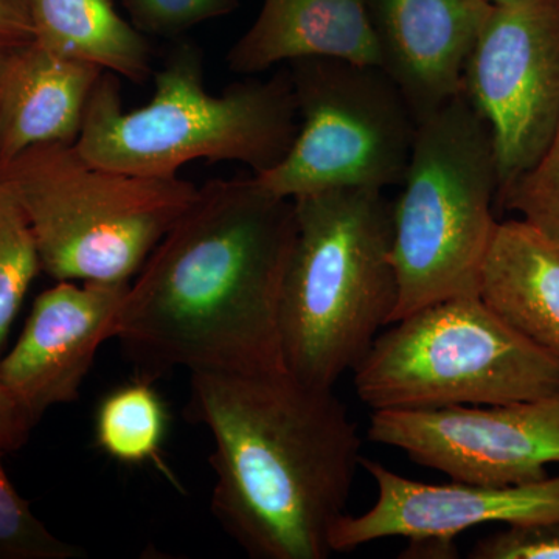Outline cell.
I'll return each instance as SVG.
<instances>
[{
  "label": "cell",
  "mask_w": 559,
  "mask_h": 559,
  "mask_svg": "<svg viewBox=\"0 0 559 559\" xmlns=\"http://www.w3.org/2000/svg\"><path fill=\"white\" fill-rule=\"evenodd\" d=\"M296 205L252 178L213 179L130 286L117 340L153 382L170 370H286L280 297Z\"/></svg>",
  "instance_id": "obj_1"
},
{
  "label": "cell",
  "mask_w": 559,
  "mask_h": 559,
  "mask_svg": "<svg viewBox=\"0 0 559 559\" xmlns=\"http://www.w3.org/2000/svg\"><path fill=\"white\" fill-rule=\"evenodd\" d=\"M186 414L212 433V511L249 557L333 554L362 459L358 426L333 389L286 370L191 371Z\"/></svg>",
  "instance_id": "obj_2"
},
{
  "label": "cell",
  "mask_w": 559,
  "mask_h": 559,
  "mask_svg": "<svg viewBox=\"0 0 559 559\" xmlns=\"http://www.w3.org/2000/svg\"><path fill=\"white\" fill-rule=\"evenodd\" d=\"M154 86L148 105L128 112L119 76L103 73L75 142L81 156L145 178H178L198 159L240 162L261 175L285 159L299 131L288 68L212 95L200 46L179 39L154 73Z\"/></svg>",
  "instance_id": "obj_3"
},
{
  "label": "cell",
  "mask_w": 559,
  "mask_h": 559,
  "mask_svg": "<svg viewBox=\"0 0 559 559\" xmlns=\"http://www.w3.org/2000/svg\"><path fill=\"white\" fill-rule=\"evenodd\" d=\"M293 201L297 230L280 297L283 364L297 380L334 389L392 323L399 304L392 202L374 189Z\"/></svg>",
  "instance_id": "obj_4"
},
{
  "label": "cell",
  "mask_w": 559,
  "mask_h": 559,
  "mask_svg": "<svg viewBox=\"0 0 559 559\" xmlns=\"http://www.w3.org/2000/svg\"><path fill=\"white\" fill-rule=\"evenodd\" d=\"M401 187L392 204L390 260L399 282L392 323L479 294L499 183L487 123L462 94L417 121Z\"/></svg>",
  "instance_id": "obj_5"
},
{
  "label": "cell",
  "mask_w": 559,
  "mask_h": 559,
  "mask_svg": "<svg viewBox=\"0 0 559 559\" xmlns=\"http://www.w3.org/2000/svg\"><path fill=\"white\" fill-rule=\"evenodd\" d=\"M58 282H130L198 194L189 180L97 167L75 143H44L0 167Z\"/></svg>",
  "instance_id": "obj_6"
},
{
  "label": "cell",
  "mask_w": 559,
  "mask_h": 559,
  "mask_svg": "<svg viewBox=\"0 0 559 559\" xmlns=\"http://www.w3.org/2000/svg\"><path fill=\"white\" fill-rule=\"evenodd\" d=\"M353 371L356 395L373 411L499 406L559 390V359L511 329L479 294L399 320Z\"/></svg>",
  "instance_id": "obj_7"
},
{
  "label": "cell",
  "mask_w": 559,
  "mask_h": 559,
  "mask_svg": "<svg viewBox=\"0 0 559 559\" xmlns=\"http://www.w3.org/2000/svg\"><path fill=\"white\" fill-rule=\"evenodd\" d=\"M286 68L299 131L277 167L253 175L260 186L288 200L401 186L417 119L384 69L333 57L297 58Z\"/></svg>",
  "instance_id": "obj_8"
},
{
  "label": "cell",
  "mask_w": 559,
  "mask_h": 559,
  "mask_svg": "<svg viewBox=\"0 0 559 559\" xmlns=\"http://www.w3.org/2000/svg\"><path fill=\"white\" fill-rule=\"evenodd\" d=\"M460 94L491 134L499 194L539 159L559 123V0L492 3Z\"/></svg>",
  "instance_id": "obj_9"
},
{
  "label": "cell",
  "mask_w": 559,
  "mask_h": 559,
  "mask_svg": "<svg viewBox=\"0 0 559 559\" xmlns=\"http://www.w3.org/2000/svg\"><path fill=\"white\" fill-rule=\"evenodd\" d=\"M367 436L451 480L532 484L559 463V390L499 406L373 411Z\"/></svg>",
  "instance_id": "obj_10"
},
{
  "label": "cell",
  "mask_w": 559,
  "mask_h": 559,
  "mask_svg": "<svg viewBox=\"0 0 559 559\" xmlns=\"http://www.w3.org/2000/svg\"><path fill=\"white\" fill-rule=\"evenodd\" d=\"M360 466L377 481L378 499L366 513H345L330 536L333 554L385 538L409 539L418 558H455V536L479 525H525L559 520V476L532 484L491 485L452 480L447 485L407 479L380 462Z\"/></svg>",
  "instance_id": "obj_11"
},
{
  "label": "cell",
  "mask_w": 559,
  "mask_h": 559,
  "mask_svg": "<svg viewBox=\"0 0 559 559\" xmlns=\"http://www.w3.org/2000/svg\"><path fill=\"white\" fill-rule=\"evenodd\" d=\"M130 282H58L33 305L0 377L32 418L73 403L103 342L117 336Z\"/></svg>",
  "instance_id": "obj_12"
},
{
  "label": "cell",
  "mask_w": 559,
  "mask_h": 559,
  "mask_svg": "<svg viewBox=\"0 0 559 559\" xmlns=\"http://www.w3.org/2000/svg\"><path fill=\"white\" fill-rule=\"evenodd\" d=\"M380 68L399 84L417 121L462 87L466 58L488 0H362Z\"/></svg>",
  "instance_id": "obj_13"
},
{
  "label": "cell",
  "mask_w": 559,
  "mask_h": 559,
  "mask_svg": "<svg viewBox=\"0 0 559 559\" xmlns=\"http://www.w3.org/2000/svg\"><path fill=\"white\" fill-rule=\"evenodd\" d=\"M105 70L33 40L0 73V167L44 143H75Z\"/></svg>",
  "instance_id": "obj_14"
},
{
  "label": "cell",
  "mask_w": 559,
  "mask_h": 559,
  "mask_svg": "<svg viewBox=\"0 0 559 559\" xmlns=\"http://www.w3.org/2000/svg\"><path fill=\"white\" fill-rule=\"evenodd\" d=\"M305 57L380 66L362 0H263L257 20L227 53V66L257 75Z\"/></svg>",
  "instance_id": "obj_15"
},
{
  "label": "cell",
  "mask_w": 559,
  "mask_h": 559,
  "mask_svg": "<svg viewBox=\"0 0 559 559\" xmlns=\"http://www.w3.org/2000/svg\"><path fill=\"white\" fill-rule=\"evenodd\" d=\"M479 296L511 329L559 359V246L522 219L498 223Z\"/></svg>",
  "instance_id": "obj_16"
},
{
  "label": "cell",
  "mask_w": 559,
  "mask_h": 559,
  "mask_svg": "<svg viewBox=\"0 0 559 559\" xmlns=\"http://www.w3.org/2000/svg\"><path fill=\"white\" fill-rule=\"evenodd\" d=\"M35 43L142 84L153 75V47L117 10L116 0H27Z\"/></svg>",
  "instance_id": "obj_17"
},
{
  "label": "cell",
  "mask_w": 559,
  "mask_h": 559,
  "mask_svg": "<svg viewBox=\"0 0 559 559\" xmlns=\"http://www.w3.org/2000/svg\"><path fill=\"white\" fill-rule=\"evenodd\" d=\"M153 382L135 380L112 390L102 401L95 418V439L103 452L124 463L153 462L164 466L160 450L168 415Z\"/></svg>",
  "instance_id": "obj_18"
},
{
  "label": "cell",
  "mask_w": 559,
  "mask_h": 559,
  "mask_svg": "<svg viewBox=\"0 0 559 559\" xmlns=\"http://www.w3.org/2000/svg\"><path fill=\"white\" fill-rule=\"evenodd\" d=\"M39 271L38 248L27 216L0 180V352Z\"/></svg>",
  "instance_id": "obj_19"
},
{
  "label": "cell",
  "mask_w": 559,
  "mask_h": 559,
  "mask_svg": "<svg viewBox=\"0 0 559 559\" xmlns=\"http://www.w3.org/2000/svg\"><path fill=\"white\" fill-rule=\"evenodd\" d=\"M496 202L559 246V123L539 159L506 187Z\"/></svg>",
  "instance_id": "obj_20"
},
{
  "label": "cell",
  "mask_w": 559,
  "mask_h": 559,
  "mask_svg": "<svg viewBox=\"0 0 559 559\" xmlns=\"http://www.w3.org/2000/svg\"><path fill=\"white\" fill-rule=\"evenodd\" d=\"M0 451V559H75L83 550L55 536L33 514L3 468Z\"/></svg>",
  "instance_id": "obj_21"
},
{
  "label": "cell",
  "mask_w": 559,
  "mask_h": 559,
  "mask_svg": "<svg viewBox=\"0 0 559 559\" xmlns=\"http://www.w3.org/2000/svg\"><path fill=\"white\" fill-rule=\"evenodd\" d=\"M121 5L143 35L179 39L197 25L234 13L240 0H121Z\"/></svg>",
  "instance_id": "obj_22"
},
{
  "label": "cell",
  "mask_w": 559,
  "mask_h": 559,
  "mask_svg": "<svg viewBox=\"0 0 559 559\" xmlns=\"http://www.w3.org/2000/svg\"><path fill=\"white\" fill-rule=\"evenodd\" d=\"M473 559H559V520L507 525L481 538L469 551Z\"/></svg>",
  "instance_id": "obj_23"
},
{
  "label": "cell",
  "mask_w": 559,
  "mask_h": 559,
  "mask_svg": "<svg viewBox=\"0 0 559 559\" xmlns=\"http://www.w3.org/2000/svg\"><path fill=\"white\" fill-rule=\"evenodd\" d=\"M33 40L27 0H0V73L7 62Z\"/></svg>",
  "instance_id": "obj_24"
},
{
  "label": "cell",
  "mask_w": 559,
  "mask_h": 559,
  "mask_svg": "<svg viewBox=\"0 0 559 559\" xmlns=\"http://www.w3.org/2000/svg\"><path fill=\"white\" fill-rule=\"evenodd\" d=\"M33 428L35 423L13 399L0 377V451L7 454L20 450L28 440Z\"/></svg>",
  "instance_id": "obj_25"
},
{
  "label": "cell",
  "mask_w": 559,
  "mask_h": 559,
  "mask_svg": "<svg viewBox=\"0 0 559 559\" xmlns=\"http://www.w3.org/2000/svg\"><path fill=\"white\" fill-rule=\"evenodd\" d=\"M488 2H491V3H503V2H509V0H488Z\"/></svg>",
  "instance_id": "obj_26"
}]
</instances>
